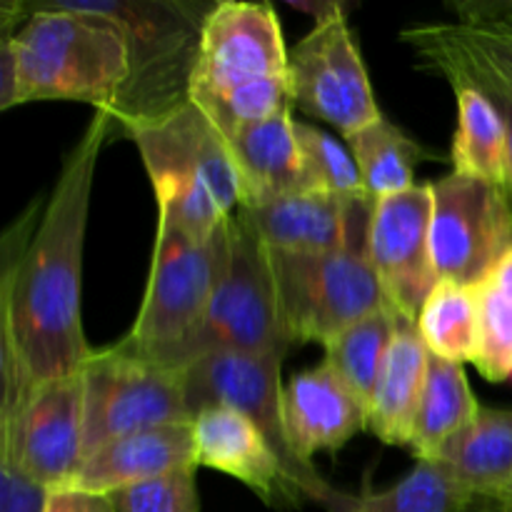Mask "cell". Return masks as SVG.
<instances>
[{"label": "cell", "instance_id": "obj_26", "mask_svg": "<svg viewBox=\"0 0 512 512\" xmlns=\"http://www.w3.org/2000/svg\"><path fill=\"white\" fill-rule=\"evenodd\" d=\"M345 143L358 165L365 193L373 200L415 188V163L423 148L385 115L345 138Z\"/></svg>", "mask_w": 512, "mask_h": 512}, {"label": "cell", "instance_id": "obj_17", "mask_svg": "<svg viewBox=\"0 0 512 512\" xmlns=\"http://www.w3.org/2000/svg\"><path fill=\"white\" fill-rule=\"evenodd\" d=\"M195 463L193 423L160 425L103 445L80 463L73 483L65 488L113 495L130 485L190 468Z\"/></svg>", "mask_w": 512, "mask_h": 512}, {"label": "cell", "instance_id": "obj_33", "mask_svg": "<svg viewBox=\"0 0 512 512\" xmlns=\"http://www.w3.org/2000/svg\"><path fill=\"white\" fill-rule=\"evenodd\" d=\"M465 38L483 50L498 68L505 70V75L512 80V25L503 20L488 18H468L465 23H458Z\"/></svg>", "mask_w": 512, "mask_h": 512}, {"label": "cell", "instance_id": "obj_10", "mask_svg": "<svg viewBox=\"0 0 512 512\" xmlns=\"http://www.w3.org/2000/svg\"><path fill=\"white\" fill-rule=\"evenodd\" d=\"M285 355H250V353H210L190 363L183 370L185 398H188L190 415L213 405H228L248 415L278 458L283 460L285 470L298 485L300 493L310 503L323 505L325 510L333 508L343 490L333 488L313 465L303 463L293 455L288 445L283 423V373Z\"/></svg>", "mask_w": 512, "mask_h": 512}, {"label": "cell", "instance_id": "obj_35", "mask_svg": "<svg viewBox=\"0 0 512 512\" xmlns=\"http://www.w3.org/2000/svg\"><path fill=\"white\" fill-rule=\"evenodd\" d=\"M485 280H488V283H493L495 288L503 290L505 295H510L512 298V250H508V255H505V258L495 265V270Z\"/></svg>", "mask_w": 512, "mask_h": 512}, {"label": "cell", "instance_id": "obj_24", "mask_svg": "<svg viewBox=\"0 0 512 512\" xmlns=\"http://www.w3.org/2000/svg\"><path fill=\"white\" fill-rule=\"evenodd\" d=\"M480 408L483 405L475 400L463 365L430 355L428 380L410 438L415 460L433 458L443 443L478 418Z\"/></svg>", "mask_w": 512, "mask_h": 512}, {"label": "cell", "instance_id": "obj_34", "mask_svg": "<svg viewBox=\"0 0 512 512\" xmlns=\"http://www.w3.org/2000/svg\"><path fill=\"white\" fill-rule=\"evenodd\" d=\"M45 512H115V503L110 495L78 488H50Z\"/></svg>", "mask_w": 512, "mask_h": 512}, {"label": "cell", "instance_id": "obj_29", "mask_svg": "<svg viewBox=\"0 0 512 512\" xmlns=\"http://www.w3.org/2000/svg\"><path fill=\"white\" fill-rule=\"evenodd\" d=\"M295 133H298L310 190L338 195V198L368 195L353 153L335 135L313 123H300V120H295Z\"/></svg>", "mask_w": 512, "mask_h": 512}, {"label": "cell", "instance_id": "obj_4", "mask_svg": "<svg viewBox=\"0 0 512 512\" xmlns=\"http://www.w3.org/2000/svg\"><path fill=\"white\" fill-rule=\"evenodd\" d=\"M15 58V105L75 100L113 113L130 78L120 30L63 0L25 3V20L15 30Z\"/></svg>", "mask_w": 512, "mask_h": 512}, {"label": "cell", "instance_id": "obj_5", "mask_svg": "<svg viewBox=\"0 0 512 512\" xmlns=\"http://www.w3.org/2000/svg\"><path fill=\"white\" fill-rule=\"evenodd\" d=\"M375 200H348V240L325 253L270 250L280 315L293 343L325 345L343 330L385 308L383 288L370 263V220Z\"/></svg>", "mask_w": 512, "mask_h": 512}, {"label": "cell", "instance_id": "obj_30", "mask_svg": "<svg viewBox=\"0 0 512 512\" xmlns=\"http://www.w3.org/2000/svg\"><path fill=\"white\" fill-rule=\"evenodd\" d=\"M480 335L475 368L490 383L512 378V298L493 283L478 285Z\"/></svg>", "mask_w": 512, "mask_h": 512}, {"label": "cell", "instance_id": "obj_16", "mask_svg": "<svg viewBox=\"0 0 512 512\" xmlns=\"http://www.w3.org/2000/svg\"><path fill=\"white\" fill-rule=\"evenodd\" d=\"M283 423L295 458L313 465L315 455L335 453L368 428V405L328 363H320L285 385Z\"/></svg>", "mask_w": 512, "mask_h": 512}, {"label": "cell", "instance_id": "obj_25", "mask_svg": "<svg viewBox=\"0 0 512 512\" xmlns=\"http://www.w3.org/2000/svg\"><path fill=\"white\" fill-rule=\"evenodd\" d=\"M478 498L435 460H418L405 478L380 493L348 495L325 512H468Z\"/></svg>", "mask_w": 512, "mask_h": 512}, {"label": "cell", "instance_id": "obj_1", "mask_svg": "<svg viewBox=\"0 0 512 512\" xmlns=\"http://www.w3.org/2000/svg\"><path fill=\"white\" fill-rule=\"evenodd\" d=\"M110 128L108 110H95L45 205L35 198L3 235L0 420L18 413L35 385L80 373L95 350L83 330V245Z\"/></svg>", "mask_w": 512, "mask_h": 512}, {"label": "cell", "instance_id": "obj_20", "mask_svg": "<svg viewBox=\"0 0 512 512\" xmlns=\"http://www.w3.org/2000/svg\"><path fill=\"white\" fill-rule=\"evenodd\" d=\"M478 500L512 505V410L480 408L478 418L433 455Z\"/></svg>", "mask_w": 512, "mask_h": 512}, {"label": "cell", "instance_id": "obj_13", "mask_svg": "<svg viewBox=\"0 0 512 512\" xmlns=\"http://www.w3.org/2000/svg\"><path fill=\"white\" fill-rule=\"evenodd\" d=\"M83 420V370L45 380L18 413L0 420V458L18 463L45 488H65L83 463Z\"/></svg>", "mask_w": 512, "mask_h": 512}, {"label": "cell", "instance_id": "obj_7", "mask_svg": "<svg viewBox=\"0 0 512 512\" xmlns=\"http://www.w3.org/2000/svg\"><path fill=\"white\" fill-rule=\"evenodd\" d=\"M225 253L228 220L213 238L198 240L158 215L148 288L123 343L135 353L183 373L203 328Z\"/></svg>", "mask_w": 512, "mask_h": 512}, {"label": "cell", "instance_id": "obj_12", "mask_svg": "<svg viewBox=\"0 0 512 512\" xmlns=\"http://www.w3.org/2000/svg\"><path fill=\"white\" fill-rule=\"evenodd\" d=\"M293 105L350 138L383 118L345 8L318 20L290 50Z\"/></svg>", "mask_w": 512, "mask_h": 512}, {"label": "cell", "instance_id": "obj_22", "mask_svg": "<svg viewBox=\"0 0 512 512\" xmlns=\"http://www.w3.org/2000/svg\"><path fill=\"white\" fill-rule=\"evenodd\" d=\"M430 350L413 323H400L368 408V430L388 445L410 448L428 380Z\"/></svg>", "mask_w": 512, "mask_h": 512}, {"label": "cell", "instance_id": "obj_38", "mask_svg": "<svg viewBox=\"0 0 512 512\" xmlns=\"http://www.w3.org/2000/svg\"><path fill=\"white\" fill-rule=\"evenodd\" d=\"M510 380H512V378H510Z\"/></svg>", "mask_w": 512, "mask_h": 512}, {"label": "cell", "instance_id": "obj_32", "mask_svg": "<svg viewBox=\"0 0 512 512\" xmlns=\"http://www.w3.org/2000/svg\"><path fill=\"white\" fill-rule=\"evenodd\" d=\"M48 493L18 463L0 458V512H45Z\"/></svg>", "mask_w": 512, "mask_h": 512}, {"label": "cell", "instance_id": "obj_15", "mask_svg": "<svg viewBox=\"0 0 512 512\" xmlns=\"http://www.w3.org/2000/svg\"><path fill=\"white\" fill-rule=\"evenodd\" d=\"M195 463L240 480L270 508H298L305 495L285 470L263 430L228 405H213L193 418Z\"/></svg>", "mask_w": 512, "mask_h": 512}, {"label": "cell", "instance_id": "obj_21", "mask_svg": "<svg viewBox=\"0 0 512 512\" xmlns=\"http://www.w3.org/2000/svg\"><path fill=\"white\" fill-rule=\"evenodd\" d=\"M400 40L415 50L425 68L443 75L450 85H473L493 100L508 133V195L512 200V80L465 38L458 23L415 25L405 28Z\"/></svg>", "mask_w": 512, "mask_h": 512}, {"label": "cell", "instance_id": "obj_11", "mask_svg": "<svg viewBox=\"0 0 512 512\" xmlns=\"http://www.w3.org/2000/svg\"><path fill=\"white\" fill-rule=\"evenodd\" d=\"M435 273L478 288L512 250V200L503 185L450 173L430 183Z\"/></svg>", "mask_w": 512, "mask_h": 512}, {"label": "cell", "instance_id": "obj_37", "mask_svg": "<svg viewBox=\"0 0 512 512\" xmlns=\"http://www.w3.org/2000/svg\"><path fill=\"white\" fill-rule=\"evenodd\" d=\"M508 512H512V508H510V510H508Z\"/></svg>", "mask_w": 512, "mask_h": 512}, {"label": "cell", "instance_id": "obj_18", "mask_svg": "<svg viewBox=\"0 0 512 512\" xmlns=\"http://www.w3.org/2000/svg\"><path fill=\"white\" fill-rule=\"evenodd\" d=\"M228 145L238 168L240 205H263L310 190L290 110L245 125L230 135Z\"/></svg>", "mask_w": 512, "mask_h": 512}, {"label": "cell", "instance_id": "obj_19", "mask_svg": "<svg viewBox=\"0 0 512 512\" xmlns=\"http://www.w3.org/2000/svg\"><path fill=\"white\" fill-rule=\"evenodd\" d=\"M348 200L303 190L263 205H240L235 213L253 228L265 248L325 253L348 240Z\"/></svg>", "mask_w": 512, "mask_h": 512}, {"label": "cell", "instance_id": "obj_31", "mask_svg": "<svg viewBox=\"0 0 512 512\" xmlns=\"http://www.w3.org/2000/svg\"><path fill=\"white\" fill-rule=\"evenodd\" d=\"M195 470L198 465H190L118 490L110 495L115 512H200Z\"/></svg>", "mask_w": 512, "mask_h": 512}, {"label": "cell", "instance_id": "obj_3", "mask_svg": "<svg viewBox=\"0 0 512 512\" xmlns=\"http://www.w3.org/2000/svg\"><path fill=\"white\" fill-rule=\"evenodd\" d=\"M148 170L160 218L198 240L213 238L240 205V178L225 135L193 103L125 125Z\"/></svg>", "mask_w": 512, "mask_h": 512}, {"label": "cell", "instance_id": "obj_9", "mask_svg": "<svg viewBox=\"0 0 512 512\" xmlns=\"http://www.w3.org/2000/svg\"><path fill=\"white\" fill-rule=\"evenodd\" d=\"M83 378V460L125 435L160 425L193 423L183 373L135 353L123 340L93 350Z\"/></svg>", "mask_w": 512, "mask_h": 512}, {"label": "cell", "instance_id": "obj_8", "mask_svg": "<svg viewBox=\"0 0 512 512\" xmlns=\"http://www.w3.org/2000/svg\"><path fill=\"white\" fill-rule=\"evenodd\" d=\"M290 345L268 248L238 213L230 215L228 253L190 350V363L210 353L285 355Z\"/></svg>", "mask_w": 512, "mask_h": 512}, {"label": "cell", "instance_id": "obj_27", "mask_svg": "<svg viewBox=\"0 0 512 512\" xmlns=\"http://www.w3.org/2000/svg\"><path fill=\"white\" fill-rule=\"evenodd\" d=\"M415 328L435 358L458 365L475 363L480 335L478 288L440 280L425 300Z\"/></svg>", "mask_w": 512, "mask_h": 512}, {"label": "cell", "instance_id": "obj_28", "mask_svg": "<svg viewBox=\"0 0 512 512\" xmlns=\"http://www.w3.org/2000/svg\"><path fill=\"white\" fill-rule=\"evenodd\" d=\"M400 323H403L400 315L385 305L325 345V363L350 385V390L368 408Z\"/></svg>", "mask_w": 512, "mask_h": 512}, {"label": "cell", "instance_id": "obj_2", "mask_svg": "<svg viewBox=\"0 0 512 512\" xmlns=\"http://www.w3.org/2000/svg\"><path fill=\"white\" fill-rule=\"evenodd\" d=\"M190 103L225 135L290 110V50L270 3L225 0L205 20Z\"/></svg>", "mask_w": 512, "mask_h": 512}, {"label": "cell", "instance_id": "obj_6", "mask_svg": "<svg viewBox=\"0 0 512 512\" xmlns=\"http://www.w3.org/2000/svg\"><path fill=\"white\" fill-rule=\"evenodd\" d=\"M68 8L108 20L128 45L130 78L110 118L113 125L155 118L190 100V78L213 5L180 0H63Z\"/></svg>", "mask_w": 512, "mask_h": 512}, {"label": "cell", "instance_id": "obj_23", "mask_svg": "<svg viewBox=\"0 0 512 512\" xmlns=\"http://www.w3.org/2000/svg\"><path fill=\"white\" fill-rule=\"evenodd\" d=\"M458 103L453 173L488 180L508 190V133L493 100L473 85H453Z\"/></svg>", "mask_w": 512, "mask_h": 512}, {"label": "cell", "instance_id": "obj_36", "mask_svg": "<svg viewBox=\"0 0 512 512\" xmlns=\"http://www.w3.org/2000/svg\"><path fill=\"white\" fill-rule=\"evenodd\" d=\"M510 508H512V505L495 503V500H480V503H475L468 512H508Z\"/></svg>", "mask_w": 512, "mask_h": 512}, {"label": "cell", "instance_id": "obj_14", "mask_svg": "<svg viewBox=\"0 0 512 512\" xmlns=\"http://www.w3.org/2000/svg\"><path fill=\"white\" fill-rule=\"evenodd\" d=\"M430 220V183L375 200L370 220V263L380 288L400 320L413 325H418L425 300L440 283L430 245Z\"/></svg>", "mask_w": 512, "mask_h": 512}]
</instances>
